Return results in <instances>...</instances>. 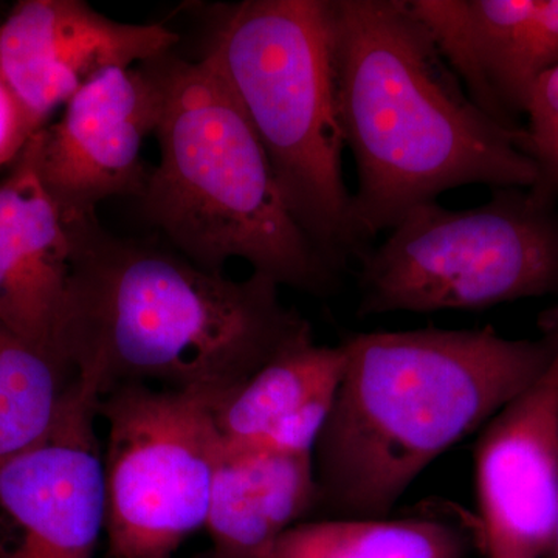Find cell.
<instances>
[{
  "instance_id": "cell-4",
  "label": "cell",
  "mask_w": 558,
  "mask_h": 558,
  "mask_svg": "<svg viewBox=\"0 0 558 558\" xmlns=\"http://www.w3.org/2000/svg\"><path fill=\"white\" fill-rule=\"evenodd\" d=\"M156 64L160 160L140 196L146 219L204 269L242 259L279 288H332L339 271L293 218L266 150L211 62L170 53Z\"/></svg>"
},
{
  "instance_id": "cell-2",
  "label": "cell",
  "mask_w": 558,
  "mask_h": 558,
  "mask_svg": "<svg viewBox=\"0 0 558 558\" xmlns=\"http://www.w3.org/2000/svg\"><path fill=\"white\" fill-rule=\"evenodd\" d=\"M69 229L62 354L73 374L97 377L102 395L145 384L218 403L310 326L263 275L204 269L179 252L112 236L98 218Z\"/></svg>"
},
{
  "instance_id": "cell-16",
  "label": "cell",
  "mask_w": 558,
  "mask_h": 558,
  "mask_svg": "<svg viewBox=\"0 0 558 558\" xmlns=\"http://www.w3.org/2000/svg\"><path fill=\"white\" fill-rule=\"evenodd\" d=\"M462 539L449 524L427 519L301 521L264 558H461Z\"/></svg>"
},
{
  "instance_id": "cell-15",
  "label": "cell",
  "mask_w": 558,
  "mask_h": 558,
  "mask_svg": "<svg viewBox=\"0 0 558 558\" xmlns=\"http://www.w3.org/2000/svg\"><path fill=\"white\" fill-rule=\"evenodd\" d=\"M315 505L314 454L222 446L204 527L211 539L207 558H264Z\"/></svg>"
},
{
  "instance_id": "cell-1",
  "label": "cell",
  "mask_w": 558,
  "mask_h": 558,
  "mask_svg": "<svg viewBox=\"0 0 558 558\" xmlns=\"http://www.w3.org/2000/svg\"><path fill=\"white\" fill-rule=\"evenodd\" d=\"M344 148L357 171L362 240L465 185L531 189L537 167L513 131L470 98L409 0H328Z\"/></svg>"
},
{
  "instance_id": "cell-21",
  "label": "cell",
  "mask_w": 558,
  "mask_h": 558,
  "mask_svg": "<svg viewBox=\"0 0 558 558\" xmlns=\"http://www.w3.org/2000/svg\"><path fill=\"white\" fill-rule=\"evenodd\" d=\"M13 529L0 512V558H10L13 548Z\"/></svg>"
},
{
  "instance_id": "cell-11",
  "label": "cell",
  "mask_w": 558,
  "mask_h": 558,
  "mask_svg": "<svg viewBox=\"0 0 558 558\" xmlns=\"http://www.w3.org/2000/svg\"><path fill=\"white\" fill-rule=\"evenodd\" d=\"M475 486L487 557H545L558 510V344L481 429Z\"/></svg>"
},
{
  "instance_id": "cell-18",
  "label": "cell",
  "mask_w": 558,
  "mask_h": 558,
  "mask_svg": "<svg viewBox=\"0 0 558 558\" xmlns=\"http://www.w3.org/2000/svg\"><path fill=\"white\" fill-rule=\"evenodd\" d=\"M36 132L21 102L0 76V168L13 165Z\"/></svg>"
},
{
  "instance_id": "cell-14",
  "label": "cell",
  "mask_w": 558,
  "mask_h": 558,
  "mask_svg": "<svg viewBox=\"0 0 558 558\" xmlns=\"http://www.w3.org/2000/svg\"><path fill=\"white\" fill-rule=\"evenodd\" d=\"M347 365L343 344L326 347L311 325L215 405L222 446L233 451L312 453Z\"/></svg>"
},
{
  "instance_id": "cell-10",
  "label": "cell",
  "mask_w": 558,
  "mask_h": 558,
  "mask_svg": "<svg viewBox=\"0 0 558 558\" xmlns=\"http://www.w3.org/2000/svg\"><path fill=\"white\" fill-rule=\"evenodd\" d=\"M163 24L110 20L83 0H21L0 24V76L36 131L101 73L172 53Z\"/></svg>"
},
{
  "instance_id": "cell-22",
  "label": "cell",
  "mask_w": 558,
  "mask_h": 558,
  "mask_svg": "<svg viewBox=\"0 0 558 558\" xmlns=\"http://www.w3.org/2000/svg\"><path fill=\"white\" fill-rule=\"evenodd\" d=\"M546 556L549 558H558V510L556 524H554L553 537H550L549 548Z\"/></svg>"
},
{
  "instance_id": "cell-7",
  "label": "cell",
  "mask_w": 558,
  "mask_h": 558,
  "mask_svg": "<svg viewBox=\"0 0 558 558\" xmlns=\"http://www.w3.org/2000/svg\"><path fill=\"white\" fill-rule=\"evenodd\" d=\"M215 403L145 384L101 396L109 558H174L205 527L222 454Z\"/></svg>"
},
{
  "instance_id": "cell-12",
  "label": "cell",
  "mask_w": 558,
  "mask_h": 558,
  "mask_svg": "<svg viewBox=\"0 0 558 558\" xmlns=\"http://www.w3.org/2000/svg\"><path fill=\"white\" fill-rule=\"evenodd\" d=\"M470 98L521 131L529 94L558 62V0H409Z\"/></svg>"
},
{
  "instance_id": "cell-8",
  "label": "cell",
  "mask_w": 558,
  "mask_h": 558,
  "mask_svg": "<svg viewBox=\"0 0 558 558\" xmlns=\"http://www.w3.org/2000/svg\"><path fill=\"white\" fill-rule=\"evenodd\" d=\"M100 380L76 373L50 432L0 462V512L13 529L10 558H94L106 526L98 439Z\"/></svg>"
},
{
  "instance_id": "cell-17",
  "label": "cell",
  "mask_w": 558,
  "mask_h": 558,
  "mask_svg": "<svg viewBox=\"0 0 558 558\" xmlns=\"http://www.w3.org/2000/svg\"><path fill=\"white\" fill-rule=\"evenodd\" d=\"M73 379L0 323V462L50 432Z\"/></svg>"
},
{
  "instance_id": "cell-13",
  "label": "cell",
  "mask_w": 558,
  "mask_h": 558,
  "mask_svg": "<svg viewBox=\"0 0 558 558\" xmlns=\"http://www.w3.org/2000/svg\"><path fill=\"white\" fill-rule=\"evenodd\" d=\"M40 131L0 183V323L75 376L62 354L73 240L40 175Z\"/></svg>"
},
{
  "instance_id": "cell-20",
  "label": "cell",
  "mask_w": 558,
  "mask_h": 558,
  "mask_svg": "<svg viewBox=\"0 0 558 558\" xmlns=\"http://www.w3.org/2000/svg\"><path fill=\"white\" fill-rule=\"evenodd\" d=\"M524 117L526 137H537L558 126V62L535 81Z\"/></svg>"
},
{
  "instance_id": "cell-5",
  "label": "cell",
  "mask_w": 558,
  "mask_h": 558,
  "mask_svg": "<svg viewBox=\"0 0 558 558\" xmlns=\"http://www.w3.org/2000/svg\"><path fill=\"white\" fill-rule=\"evenodd\" d=\"M269 157L282 197L340 271L373 245L343 175L328 0H242L211 10L204 51Z\"/></svg>"
},
{
  "instance_id": "cell-3",
  "label": "cell",
  "mask_w": 558,
  "mask_h": 558,
  "mask_svg": "<svg viewBox=\"0 0 558 558\" xmlns=\"http://www.w3.org/2000/svg\"><path fill=\"white\" fill-rule=\"evenodd\" d=\"M538 339L492 326L354 333L336 402L315 447L318 505L385 519L411 484L531 384L558 344V307Z\"/></svg>"
},
{
  "instance_id": "cell-9",
  "label": "cell",
  "mask_w": 558,
  "mask_h": 558,
  "mask_svg": "<svg viewBox=\"0 0 558 558\" xmlns=\"http://www.w3.org/2000/svg\"><path fill=\"white\" fill-rule=\"evenodd\" d=\"M156 61L101 73L40 131V175L68 226L97 218L110 197L142 196L149 175L143 143L156 134L163 106Z\"/></svg>"
},
{
  "instance_id": "cell-19",
  "label": "cell",
  "mask_w": 558,
  "mask_h": 558,
  "mask_svg": "<svg viewBox=\"0 0 558 558\" xmlns=\"http://www.w3.org/2000/svg\"><path fill=\"white\" fill-rule=\"evenodd\" d=\"M524 149L537 167V180L529 190L537 199L557 205L558 126L537 137H526L524 134Z\"/></svg>"
},
{
  "instance_id": "cell-6",
  "label": "cell",
  "mask_w": 558,
  "mask_h": 558,
  "mask_svg": "<svg viewBox=\"0 0 558 558\" xmlns=\"http://www.w3.org/2000/svg\"><path fill=\"white\" fill-rule=\"evenodd\" d=\"M359 317L483 311L558 295V211L529 189L478 207L411 209L359 259Z\"/></svg>"
}]
</instances>
